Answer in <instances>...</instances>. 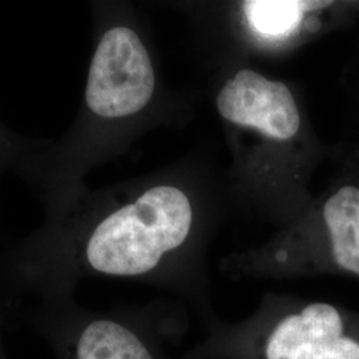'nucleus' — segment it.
Segmentation results:
<instances>
[{"label":"nucleus","instance_id":"0eeeda50","mask_svg":"<svg viewBox=\"0 0 359 359\" xmlns=\"http://www.w3.org/2000/svg\"><path fill=\"white\" fill-rule=\"evenodd\" d=\"M329 3L298 0H255L243 4L245 20L261 38H289L298 29L306 13Z\"/></svg>","mask_w":359,"mask_h":359},{"label":"nucleus","instance_id":"39448f33","mask_svg":"<svg viewBox=\"0 0 359 359\" xmlns=\"http://www.w3.org/2000/svg\"><path fill=\"white\" fill-rule=\"evenodd\" d=\"M219 115L231 124L256 129L271 140L287 142L301 127V114L286 84L253 69H241L221 88Z\"/></svg>","mask_w":359,"mask_h":359},{"label":"nucleus","instance_id":"f257e3e1","mask_svg":"<svg viewBox=\"0 0 359 359\" xmlns=\"http://www.w3.org/2000/svg\"><path fill=\"white\" fill-rule=\"evenodd\" d=\"M204 326L181 359H359V313L323 301L266 295L243 321Z\"/></svg>","mask_w":359,"mask_h":359},{"label":"nucleus","instance_id":"f03ea898","mask_svg":"<svg viewBox=\"0 0 359 359\" xmlns=\"http://www.w3.org/2000/svg\"><path fill=\"white\" fill-rule=\"evenodd\" d=\"M192 233L188 196L173 185H156L104 216L88 233L83 258L105 276H148L184 252Z\"/></svg>","mask_w":359,"mask_h":359},{"label":"nucleus","instance_id":"423d86ee","mask_svg":"<svg viewBox=\"0 0 359 359\" xmlns=\"http://www.w3.org/2000/svg\"><path fill=\"white\" fill-rule=\"evenodd\" d=\"M76 359H165L149 337L112 318L90 322L76 344Z\"/></svg>","mask_w":359,"mask_h":359},{"label":"nucleus","instance_id":"7ed1b4c3","mask_svg":"<svg viewBox=\"0 0 359 359\" xmlns=\"http://www.w3.org/2000/svg\"><path fill=\"white\" fill-rule=\"evenodd\" d=\"M222 270L234 278L345 274L359 278V188L344 185L321 209L268 244L231 255Z\"/></svg>","mask_w":359,"mask_h":359},{"label":"nucleus","instance_id":"20e7f679","mask_svg":"<svg viewBox=\"0 0 359 359\" xmlns=\"http://www.w3.org/2000/svg\"><path fill=\"white\" fill-rule=\"evenodd\" d=\"M156 88L154 65L142 38L127 26L107 29L92 55L84 103L100 120H121L149 104Z\"/></svg>","mask_w":359,"mask_h":359}]
</instances>
